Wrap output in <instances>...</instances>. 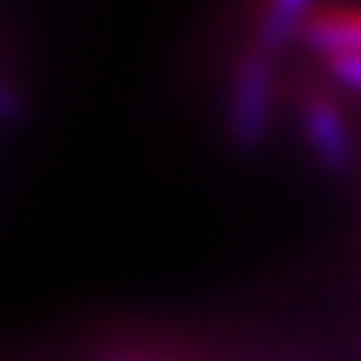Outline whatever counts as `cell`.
Listing matches in <instances>:
<instances>
[{
	"instance_id": "cell-1",
	"label": "cell",
	"mask_w": 361,
	"mask_h": 361,
	"mask_svg": "<svg viewBox=\"0 0 361 361\" xmlns=\"http://www.w3.org/2000/svg\"><path fill=\"white\" fill-rule=\"evenodd\" d=\"M302 35L330 63L361 56V7H316L302 18Z\"/></svg>"
},
{
	"instance_id": "cell-2",
	"label": "cell",
	"mask_w": 361,
	"mask_h": 361,
	"mask_svg": "<svg viewBox=\"0 0 361 361\" xmlns=\"http://www.w3.org/2000/svg\"><path fill=\"white\" fill-rule=\"evenodd\" d=\"M267 4H270L274 25H277V28H288V21H291V18H298V21H302V18L309 14V4H312V0H267Z\"/></svg>"
},
{
	"instance_id": "cell-3",
	"label": "cell",
	"mask_w": 361,
	"mask_h": 361,
	"mask_svg": "<svg viewBox=\"0 0 361 361\" xmlns=\"http://www.w3.org/2000/svg\"><path fill=\"white\" fill-rule=\"evenodd\" d=\"M334 71L348 81V85H355L361 88V56H348V60H334Z\"/></svg>"
}]
</instances>
